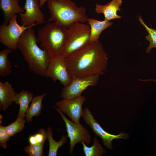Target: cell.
<instances>
[{"label": "cell", "instance_id": "9a60e30c", "mask_svg": "<svg viewBox=\"0 0 156 156\" xmlns=\"http://www.w3.org/2000/svg\"><path fill=\"white\" fill-rule=\"evenodd\" d=\"M18 0H0V8L3 12L5 23L7 24L12 17L16 13H24L25 10L19 5Z\"/></svg>", "mask_w": 156, "mask_h": 156}, {"label": "cell", "instance_id": "8992f818", "mask_svg": "<svg viewBox=\"0 0 156 156\" xmlns=\"http://www.w3.org/2000/svg\"><path fill=\"white\" fill-rule=\"evenodd\" d=\"M17 17L16 14L14 15L8 24L3 23L0 26V42L13 50L17 49V43L23 33L29 27H34L19 25L17 22Z\"/></svg>", "mask_w": 156, "mask_h": 156}, {"label": "cell", "instance_id": "ffe728a7", "mask_svg": "<svg viewBox=\"0 0 156 156\" xmlns=\"http://www.w3.org/2000/svg\"><path fill=\"white\" fill-rule=\"evenodd\" d=\"M93 141V144L91 147L87 146L84 142L83 141L81 142L85 155L101 156L105 154L106 153V151L102 147L97 138L94 137Z\"/></svg>", "mask_w": 156, "mask_h": 156}, {"label": "cell", "instance_id": "3957f363", "mask_svg": "<svg viewBox=\"0 0 156 156\" xmlns=\"http://www.w3.org/2000/svg\"><path fill=\"white\" fill-rule=\"evenodd\" d=\"M51 16L49 21H54L68 29L73 23L88 22V18L85 7L77 6L71 0H47Z\"/></svg>", "mask_w": 156, "mask_h": 156}, {"label": "cell", "instance_id": "ba28073f", "mask_svg": "<svg viewBox=\"0 0 156 156\" xmlns=\"http://www.w3.org/2000/svg\"><path fill=\"white\" fill-rule=\"evenodd\" d=\"M82 117L86 123L92 129L94 133L101 138L104 145L111 150L113 149L112 142L114 139H127L129 135L126 133L121 132L118 135H114L105 131L95 119L88 107L83 110Z\"/></svg>", "mask_w": 156, "mask_h": 156}, {"label": "cell", "instance_id": "7a4b0ae2", "mask_svg": "<svg viewBox=\"0 0 156 156\" xmlns=\"http://www.w3.org/2000/svg\"><path fill=\"white\" fill-rule=\"evenodd\" d=\"M40 42L33 27L26 30L20 38L17 49L28 64L29 70L35 73L45 76L51 58L47 51L41 49L37 43Z\"/></svg>", "mask_w": 156, "mask_h": 156}, {"label": "cell", "instance_id": "f1b7e54d", "mask_svg": "<svg viewBox=\"0 0 156 156\" xmlns=\"http://www.w3.org/2000/svg\"></svg>", "mask_w": 156, "mask_h": 156}, {"label": "cell", "instance_id": "7402d4cb", "mask_svg": "<svg viewBox=\"0 0 156 156\" xmlns=\"http://www.w3.org/2000/svg\"><path fill=\"white\" fill-rule=\"evenodd\" d=\"M138 18L141 23L145 28L148 33V35L146 36V39L149 42V46L146 49V53H148L151 49L156 48V29L149 27L144 23L142 17L138 16Z\"/></svg>", "mask_w": 156, "mask_h": 156}, {"label": "cell", "instance_id": "8fae6325", "mask_svg": "<svg viewBox=\"0 0 156 156\" xmlns=\"http://www.w3.org/2000/svg\"><path fill=\"white\" fill-rule=\"evenodd\" d=\"M40 0H25L23 9L24 13L19 14L21 25L27 27L34 26L45 22L44 15L40 9Z\"/></svg>", "mask_w": 156, "mask_h": 156}, {"label": "cell", "instance_id": "4316f807", "mask_svg": "<svg viewBox=\"0 0 156 156\" xmlns=\"http://www.w3.org/2000/svg\"><path fill=\"white\" fill-rule=\"evenodd\" d=\"M47 0H40L39 4L40 7H42L45 2H47Z\"/></svg>", "mask_w": 156, "mask_h": 156}, {"label": "cell", "instance_id": "d6986e66", "mask_svg": "<svg viewBox=\"0 0 156 156\" xmlns=\"http://www.w3.org/2000/svg\"><path fill=\"white\" fill-rule=\"evenodd\" d=\"M47 139L49 144L48 156H56L59 148L66 143L68 137L65 135H62L60 140L56 142L53 139L52 129L49 127L46 131Z\"/></svg>", "mask_w": 156, "mask_h": 156}, {"label": "cell", "instance_id": "5b68a950", "mask_svg": "<svg viewBox=\"0 0 156 156\" xmlns=\"http://www.w3.org/2000/svg\"><path fill=\"white\" fill-rule=\"evenodd\" d=\"M67 31V41L61 55L64 59L87 46L91 42L90 28L89 25L76 22L72 24Z\"/></svg>", "mask_w": 156, "mask_h": 156}, {"label": "cell", "instance_id": "2e32d148", "mask_svg": "<svg viewBox=\"0 0 156 156\" xmlns=\"http://www.w3.org/2000/svg\"><path fill=\"white\" fill-rule=\"evenodd\" d=\"M34 94L27 90H23L19 93H15V103L19 105L17 117L25 118V114L28 108L29 105L31 102Z\"/></svg>", "mask_w": 156, "mask_h": 156}, {"label": "cell", "instance_id": "52a82bcc", "mask_svg": "<svg viewBox=\"0 0 156 156\" xmlns=\"http://www.w3.org/2000/svg\"><path fill=\"white\" fill-rule=\"evenodd\" d=\"M53 107L60 114L65 123L67 136L70 140L69 154H73L74 147L78 143L83 141L86 144H90L91 137L86 128L81 124H77L69 120L58 108L55 106Z\"/></svg>", "mask_w": 156, "mask_h": 156}, {"label": "cell", "instance_id": "cb8c5ba5", "mask_svg": "<svg viewBox=\"0 0 156 156\" xmlns=\"http://www.w3.org/2000/svg\"><path fill=\"white\" fill-rule=\"evenodd\" d=\"M44 143L30 144L25 147L23 150L29 156H42L44 155L43 149Z\"/></svg>", "mask_w": 156, "mask_h": 156}, {"label": "cell", "instance_id": "603a6c76", "mask_svg": "<svg viewBox=\"0 0 156 156\" xmlns=\"http://www.w3.org/2000/svg\"><path fill=\"white\" fill-rule=\"evenodd\" d=\"M25 118L17 117L16 120L5 127L6 130L10 136L22 131L25 126Z\"/></svg>", "mask_w": 156, "mask_h": 156}, {"label": "cell", "instance_id": "6da1fadb", "mask_svg": "<svg viewBox=\"0 0 156 156\" xmlns=\"http://www.w3.org/2000/svg\"><path fill=\"white\" fill-rule=\"evenodd\" d=\"M101 42H91L87 46L64 59L68 70L72 78L100 76L106 71L108 59Z\"/></svg>", "mask_w": 156, "mask_h": 156}, {"label": "cell", "instance_id": "9c48e42d", "mask_svg": "<svg viewBox=\"0 0 156 156\" xmlns=\"http://www.w3.org/2000/svg\"><path fill=\"white\" fill-rule=\"evenodd\" d=\"M100 76L94 75L82 78L73 77L70 84L62 89L60 97L71 99L81 96L83 91L88 87L97 84Z\"/></svg>", "mask_w": 156, "mask_h": 156}, {"label": "cell", "instance_id": "30bf717a", "mask_svg": "<svg viewBox=\"0 0 156 156\" xmlns=\"http://www.w3.org/2000/svg\"><path fill=\"white\" fill-rule=\"evenodd\" d=\"M45 76L51 78L54 82L60 81L64 87L70 84L72 78L68 70L64 59L61 56L51 59Z\"/></svg>", "mask_w": 156, "mask_h": 156}, {"label": "cell", "instance_id": "e0dca14e", "mask_svg": "<svg viewBox=\"0 0 156 156\" xmlns=\"http://www.w3.org/2000/svg\"><path fill=\"white\" fill-rule=\"evenodd\" d=\"M88 22L90 28V40L91 42L98 41L102 32L113 24L112 22L105 19L100 21L92 18H88Z\"/></svg>", "mask_w": 156, "mask_h": 156}, {"label": "cell", "instance_id": "44dd1931", "mask_svg": "<svg viewBox=\"0 0 156 156\" xmlns=\"http://www.w3.org/2000/svg\"><path fill=\"white\" fill-rule=\"evenodd\" d=\"M11 49H5L0 51V76L5 77L12 73V66L8 59V55L12 51Z\"/></svg>", "mask_w": 156, "mask_h": 156}, {"label": "cell", "instance_id": "83f0119b", "mask_svg": "<svg viewBox=\"0 0 156 156\" xmlns=\"http://www.w3.org/2000/svg\"><path fill=\"white\" fill-rule=\"evenodd\" d=\"M141 81H154V82H156V80L155 79H147V80H140Z\"/></svg>", "mask_w": 156, "mask_h": 156}, {"label": "cell", "instance_id": "277c9868", "mask_svg": "<svg viewBox=\"0 0 156 156\" xmlns=\"http://www.w3.org/2000/svg\"><path fill=\"white\" fill-rule=\"evenodd\" d=\"M37 37L40 47L53 59L61 56L67 41V29L55 22L47 23L38 29Z\"/></svg>", "mask_w": 156, "mask_h": 156}, {"label": "cell", "instance_id": "484cf974", "mask_svg": "<svg viewBox=\"0 0 156 156\" xmlns=\"http://www.w3.org/2000/svg\"><path fill=\"white\" fill-rule=\"evenodd\" d=\"M10 136L7 132L5 127L0 126V146L4 148H7L6 143Z\"/></svg>", "mask_w": 156, "mask_h": 156}, {"label": "cell", "instance_id": "5bb4252c", "mask_svg": "<svg viewBox=\"0 0 156 156\" xmlns=\"http://www.w3.org/2000/svg\"><path fill=\"white\" fill-rule=\"evenodd\" d=\"M14 89L8 81H0V109L6 110L14 102L15 99Z\"/></svg>", "mask_w": 156, "mask_h": 156}, {"label": "cell", "instance_id": "4fadbf2b", "mask_svg": "<svg viewBox=\"0 0 156 156\" xmlns=\"http://www.w3.org/2000/svg\"><path fill=\"white\" fill-rule=\"evenodd\" d=\"M122 3V0H112L105 5L96 3L95 10L97 13L103 14L104 19L107 21L120 19L122 17L117 14V12L121 10L120 7Z\"/></svg>", "mask_w": 156, "mask_h": 156}, {"label": "cell", "instance_id": "ac0fdd59", "mask_svg": "<svg viewBox=\"0 0 156 156\" xmlns=\"http://www.w3.org/2000/svg\"><path fill=\"white\" fill-rule=\"evenodd\" d=\"M46 95L44 93L34 97L25 114V117L27 122L31 121L34 116H38L41 114L43 107L42 102Z\"/></svg>", "mask_w": 156, "mask_h": 156}, {"label": "cell", "instance_id": "7c38bea8", "mask_svg": "<svg viewBox=\"0 0 156 156\" xmlns=\"http://www.w3.org/2000/svg\"><path fill=\"white\" fill-rule=\"evenodd\" d=\"M85 100V97L81 96L71 99H63L56 102L55 106L69 117L72 121L80 124V120L83 111L82 106Z\"/></svg>", "mask_w": 156, "mask_h": 156}, {"label": "cell", "instance_id": "d4e9b609", "mask_svg": "<svg viewBox=\"0 0 156 156\" xmlns=\"http://www.w3.org/2000/svg\"><path fill=\"white\" fill-rule=\"evenodd\" d=\"M47 139V132L43 128H40L37 133L29 136L28 142L30 144L45 143Z\"/></svg>", "mask_w": 156, "mask_h": 156}]
</instances>
